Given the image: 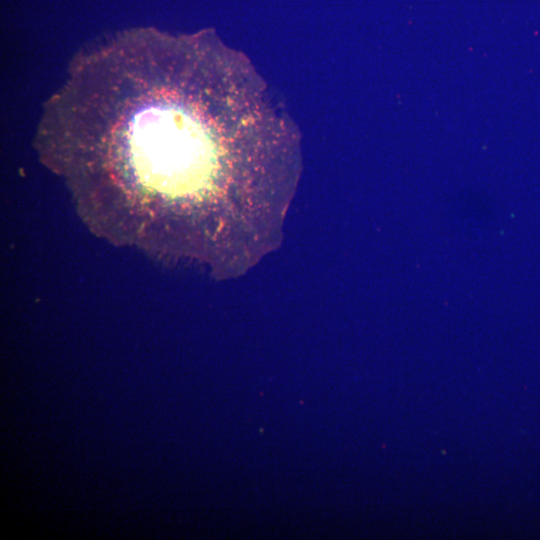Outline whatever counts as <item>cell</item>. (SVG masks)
Returning <instances> with one entry per match:
<instances>
[{"label":"cell","instance_id":"cell-1","mask_svg":"<svg viewBox=\"0 0 540 540\" xmlns=\"http://www.w3.org/2000/svg\"><path fill=\"white\" fill-rule=\"evenodd\" d=\"M40 126L83 180L170 210L204 252L263 222L290 154L261 81L205 35L139 30L93 45Z\"/></svg>","mask_w":540,"mask_h":540}]
</instances>
